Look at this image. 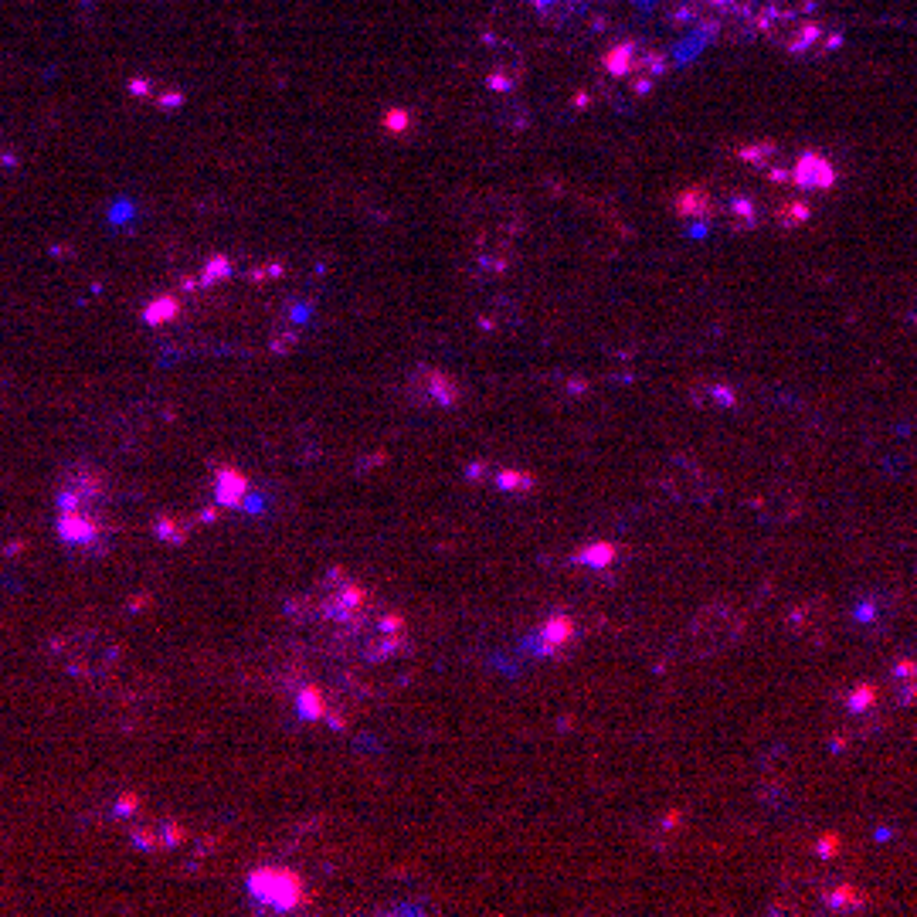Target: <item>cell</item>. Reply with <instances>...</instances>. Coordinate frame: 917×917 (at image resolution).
I'll return each mask as SVG.
<instances>
[{"label":"cell","instance_id":"cell-1","mask_svg":"<svg viewBox=\"0 0 917 917\" xmlns=\"http://www.w3.org/2000/svg\"><path fill=\"white\" fill-rule=\"evenodd\" d=\"M744 636V615L734 605L714 602L690 622V646L697 656H717Z\"/></svg>","mask_w":917,"mask_h":917},{"label":"cell","instance_id":"cell-2","mask_svg":"<svg viewBox=\"0 0 917 917\" xmlns=\"http://www.w3.org/2000/svg\"><path fill=\"white\" fill-rule=\"evenodd\" d=\"M245 890L255 904L269 907V911H296L306 904V890L299 873L286 867H262L252 870L245 880Z\"/></svg>","mask_w":917,"mask_h":917},{"label":"cell","instance_id":"cell-3","mask_svg":"<svg viewBox=\"0 0 917 917\" xmlns=\"http://www.w3.org/2000/svg\"><path fill=\"white\" fill-rule=\"evenodd\" d=\"M663 490L673 500H687V503H704L717 493V483L710 479L697 462L690 459H673L663 473Z\"/></svg>","mask_w":917,"mask_h":917},{"label":"cell","instance_id":"cell-4","mask_svg":"<svg viewBox=\"0 0 917 917\" xmlns=\"http://www.w3.org/2000/svg\"><path fill=\"white\" fill-rule=\"evenodd\" d=\"M327 588H330V591L320 598L316 612H320L323 619L337 622V625H354L357 615H361L364 605H367L364 588L357 585V581H330Z\"/></svg>","mask_w":917,"mask_h":917},{"label":"cell","instance_id":"cell-5","mask_svg":"<svg viewBox=\"0 0 917 917\" xmlns=\"http://www.w3.org/2000/svg\"><path fill=\"white\" fill-rule=\"evenodd\" d=\"M102 496V476L99 469H75L72 476H68V483L58 490V510H89L92 500H99Z\"/></svg>","mask_w":917,"mask_h":917},{"label":"cell","instance_id":"cell-6","mask_svg":"<svg viewBox=\"0 0 917 917\" xmlns=\"http://www.w3.org/2000/svg\"><path fill=\"white\" fill-rule=\"evenodd\" d=\"M754 510L768 524H788L802 513V496L792 486H771V490L754 496Z\"/></svg>","mask_w":917,"mask_h":917},{"label":"cell","instance_id":"cell-7","mask_svg":"<svg viewBox=\"0 0 917 917\" xmlns=\"http://www.w3.org/2000/svg\"><path fill=\"white\" fill-rule=\"evenodd\" d=\"M58 537L72 547H92L102 537V524L89 510H58Z\"/></svg>","mask_w":917,"mask_h":917},{"label":"cell","instance_id":"cell-8","mask_svg":"<svg viewBox=\"0 0 917 917\" xmlns=\"http://www.w3.org/2000/svg\"><path fill=\"white\" fill-rule=\"evenodd\" d=\"M792 184L799 191H829L836 184V170L822 153H802L792 167Z\"/></svg>","mask_w":917,"mask_h":917},{"label":"cell","instance_id":"cell-9","mask_svg":"<svg viewBox=\"0 0 917 917\" xmlns=\"http://www.w3.org/2000/svg\"><path fill=\"white\" fill-rule=\"evenodd\" d=\"M415 388L425 394L432 405H439V408H456L459 401H462V388L456 381H452L449 374H442V371H435V367H422L418 371V381H415Z\"/></svg>","mask_w":917,"mask_h":917},{"label":"cell","instance_id":"cell-10","mask_svg":"<svg viewBox=\"0 0 917 917\" xmlns=\"http://www.w3.org/2000/svg\"><path fill=\"white\" fill-rule=\"evenodd\" d=\"M248 500V479L235 466H221L214 476V503L225 510H242Z\"/></svg>","mask_w":917,"mask_h":917},{"label":"cell","instance_id":"cell-11","mask_svg":"<svg viewBox=\"0 0 917 917\" xmlns=\"http://www.w3.org/2000/svg\"><path fill=\"white\" fill-rule=\"evenodd\" d=\"M571 639H574V619H568V615H551L541 625V642L547 653H561Z\"/></svg>","mask_w":917,"mask_h":917},{"label":"cell","instance_id":"cell-12","mask_svg":"<svg viewBox=\"0 0 917 917\" xmlns=\"http://www.w3.org/2000/svg\"><path fill=\"white\" fill-rule=\"evenodd\" d=\"M693 401L700 408H717V411H731L737 408V394L727 384H697L693 388Z\"/></svg>","mask_w":917,"mask_h":917},{"label":"cell","instance_id":"cell-13","mask_svg":"<svg viewBox=\"0 0 917 917\" xmlns=\"http://www.w3.org/2000/svg\"><path fill=\"white\" fill-rule=\"evenodd\" d=\"M296 710H299V717H306V721H327V714H330L327 697H323V690L313 687V683L299 687V693H296Z\"/></svg>","mask_w":917,"mask_h":917},{"label":"cell","instance_id":"cell-14","mask_svg":"<svg viewBox=\"0 0 917 917\" xmlns=\"http://www.w3.org/2000/svg\"><path fill=\"white\" fill-rule=\"evenodd\" d=\"M894 693L897 704H914L917 697V663L914 659H901L894 666Z\"/></svg>","mask_w":917,"mask_h":917},{"label":"cell","instance_id":"cell-15","mask_svg":"<svg viewBox=\"0 0 917 917\" xmlns=\"http://www.w3.org/2000/svg\"><path fill=\"white\" fill-rule=\"evenodd\" d=\"M493 483L500 486L503 493H510V496H527L537 486V479L530 476L527 469H500Z\"/></svg>","mask_w":917,"mask_h":917},{"label":"cell","instance_id":"cell-16","mask_svg":"<svg viewBox=\"0 0 917 917\" xmlns=\"http://www.w3.org/2000/svg\"><path fill=\"white\" fill-rule=\"evenodd\" d=\"M877 700H880V690L873 687V683H860V687L850 690V697H846V707H850V714H856V717H867V714H873Z\"/></svg>","mask_w":917,"mask_h":917},{"label":"cell","instance_id":"cell-17","mask_svg":"<svg viewBox=\"0 0 917 917\" xmlns=\"http://www.w3.org/2000/svg\"><path fill=\"white\" fill-rule=\"evenodd\" d=\"M177 313H181V303H177L174 296H160V299H153V303L147 306L143 320H147L150 327H164V323L177 320Z\"/></svg>","mask_w":917,"mask_h":917},{"label":"cell","instance_id":"cell-18","mask_svg":"<svg viewBox=\"0 0 917 917\" xmlns=\"http://www.w3.org/2000/svg\"><path fill=\"white\" fill-rule=\"evenodd\" d=\"M153 534L160 537L164 544H174V547H181V544H187V524H181V520H174V517H157V524H153Z\"/></svg>","mask_w":917,"mask_h":917},{"label":"cell","instance_id":"cell-19","mask_svg":"<svg viewBox=\"0 0 917 917\" xmlns=\"http://www.w3.org/2000/svg\"><path fill=\"white\" fill-rule=\"evenodd\" d=\"M826 904L833 907V911H860L863 907V897L856 894V887L850 884H839L826 894Z\"/></svg>","mask_w":917,"mask_h":917},{"label":"cell","instance_id":"cell-20","mask_svg":"<svg viewBox=\"0 0 917 917\" xmlns=\"http://www.w3.org/2000/svg\"><path fill=\"white\" fill-rule=\"evenodd\" d=\"M612 561H615V547L612 544H588L585 551H578V564H585V568H595V571L608 568Z\"/></svg>","mask_w":917,"mask_h":917},{"label":"cell","instance_id":"cell-21","mask_svg":"<svg viewBox=\"0 0 917 917\" xmlns=\"http://www.w3.org/2000/svg\"><path fill=\"white\" fill-rule=\"evenodd\" d=\"M809 218V204H802V201H785L782 208H778V221H782L785 228H792V225H802V221Z\"/></svg>","mask_w":917,"mask_h":917},{"label":"cell","instance_id":"cell-22","mask_svg":"<svg viewBox=\"0 0 917 917\" xmlns=\"http://www.w3.org/2000/svg\"><path fill=\"white\" fill-rule=\"evenodd\" d=\"M133 843L140 846V850H160L164 846V836H160V826L157 829H143V826H133Z\"/></svg>","mask_w":917,"mask_h":917},{"label":"cell","instance_id":"cell-23","mask_svg":"<svg viewBox=\"0 0 917 917\" xmlns=\"http://www.w3.org/2000/svg\"><path fill=\"white\" fill-rule=\"evenodd\" d=\"M136 809H140V799H136L133 792H126L123 799L116 802V816H119V819H130V816H136Z\"/></svg>","mask_w":917,"mask_h":917},{"label":"cell","instance_id":"cell-24","mask_svg":"<svg viewBox=\"0 0 917 917\" xmlns=\"http://www.w3.org/2000/svg\"><path fill=\"white\" fill-rule=\"evenodd\" d=\"M836 846H839V839H836V836H826V839H822V843H819V850H816V853H819V856H826V860H829V856H836Z\"/></svg>","mask_w":917,"mask_h":917}]
</instances>
